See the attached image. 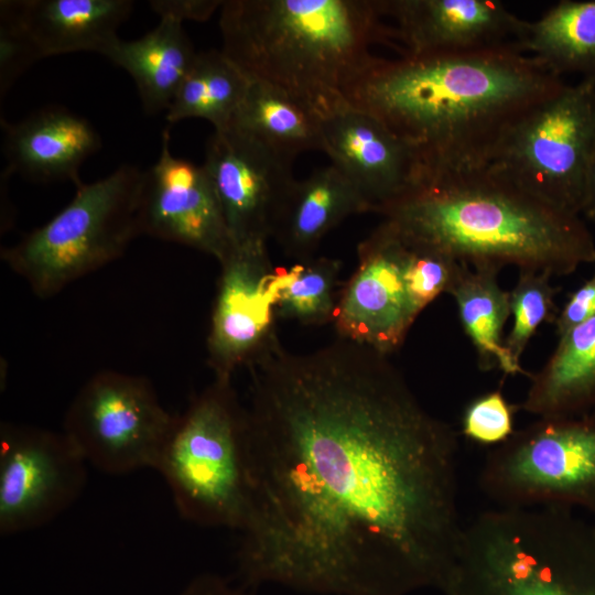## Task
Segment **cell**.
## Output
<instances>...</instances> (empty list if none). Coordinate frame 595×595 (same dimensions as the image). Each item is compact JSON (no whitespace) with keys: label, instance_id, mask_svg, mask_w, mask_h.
Returning a JSON list of instances; mask_svg holds the SVG:
<instances>
[{"label":"cell","instance_id":"6da1fadb","mask_svg":"<svg viewBox=\"0 0 595 595\" xmlns=\"http://www.w3.org/2000/svg\"><path fill=\"white\" fill-rule=\"evenodd\" d=\"M250 511L244 587L320 595L440 588L463 524L458 439L388 355L280 339L247 366Z\"/></svg>","mask_w":595,"mask_h":595},{"label":"cell","instance_id":"7a4b0ae2","mask_svg":"<svg viewBox=\"0 0 595 595\" xmlns=\"http://www.w3.org/2000/svg\"><path fill=\"white\" fill-rule=\"evenodd\" d=\"M563 84L517 46L376 56L345 100L408 143L423 171H464L490 164L515 123Z\"/></svg>","mask_w":595,"mask_h":595},{"label":"cell","instance_id":"3957f363","mask_svg":"<svg viewBox=\"0 0 595 595\" xmlns=\"http://www.w3.org/2000/svg\"><path fill=\"white\" fill-rule=\"evenodd\" d=\"M380 215L409 238L472 268L567 275L595 262L581 218L487 166L428 172Z\"/></svg>","mask_w":595,"mask_h":595},{"label":"cell","instance_id":"277c9868","mask_svg":"<svg viewBox=\"0 0 595 595\" xmlns=\"http://www.w3.org/2000/svg\"><path fill=\"white\" fill-rule=\"evenodd\" d=\"M379 0H226L223 53L250 82L272 85L322 118L391 39Z\"/></svg>","mask_w":595,"mask_h":595},{"label":"cell","instance_id":"5b68a950","mask_svg":"<svg viewBox=\"0 0 595 595\" xmlns=\"http://www.w3.org/2000/svg\"><path fill=\"white\" fill-rule=\"evenodd\" d=\"M444 595H595V524L561 507L484 511L463 527Z\"/></svg>","mask_w":595,"mask_h":595},{"label":"cell","instance_id":"8992f818","mask_svg":"<svg viewBox=\"0 0 595 595\" xmlns=\"http://www.w3.org/2000/svg\"><path fill=\"white\" fill-rule=\"evenodd\" d=\"M154 469L182 518L202 527L245 528L251 501L248 424L232 380L214 378L175 414Z\"/></svg>","mask_w":595,"mask_h":595},{"label":"cell","instance_id":"52a82bcc","mask_svg":"<svg viewBox=\"0 0 595 595\" xmlns=\"http://www.w3.org/2000/svg\"><path fill=\"white\" fill-rule=\"evenodd\" d=\"M143 172L121 165L76 186L73 199L50 221L1 251L3 262L40 299L115 261L140 234Z\"/></svg>","mask_w":595,"mask_h":595},{"label":"cell","instance_id":"ba28073f","mask_svg":"<svg viewBox=\"0 0 595 595\" xmlns=\"http://www.w3.org/2000/svg\"><path fill=\"white\" fill-rule=\"evenodd\" d=\"M479 486L502 508H583L595 513V412L538 418L493 447Z\"/></svg>","mask_w":595,"mask_h":595},{"label":"cell","instance_id":"9c48e42d","mask_svg":"<svg viewBox=\"0 0 595 595\" xmlns=\"http://www.w3.org/2000/svg\"><path fill=\"white\" fill-rule=\"evenodd\" d=\"M595 148V79L563 84L509 130L490 166L561 210L580 215Z\"/></svg>","mask_w":595,"mask_h":595},{"label":"cell","instance_id":"30bf717a","mask_svg":"<svg viewBox=\"0 0 595 595\" xmlns=\"http://www.w3.org/2000/svg\"><path fill=\"white\" fill-rule=\"evenodd\" d=\"M174 418L145 377L104 370L74 397L63 432L88 465L125 475L154 469Z\"/></svg>","mask_w":595,"mask_h":595},{"label":"cell","instance_id":"8fae6325","mask_svg":"<svg viewBox=\"0 0 595 595\" xmlns=\"http://www.w3.org/2000/svg\"><path fill=\"white\" fill-rule=\"evenodd\" d=\"M87 463L65 433L34 425H0V534L42 527L82 495Z\"/></svg>","mask_w":595,"mask_h":595},{"label":"cell","instance_id":"7c38bea8","mask_svg":"<svg viewBox=\"0 0 595 595\" xmlns=\"http://www.w3.org/2000/svg\"><path fill=\"white\" fill-rule=\"evenodd\" d=\"M408 239L383 220L357 248L358 262L342 284L333 324L337 337L390 356L421 314L411 284Z\"/></svg>","mask_w":595,"mask_h":595},{"label":"cell","instance_id":"4fadbf2b","mask_svg":"<svg viewBox=\"0 0 595 595\" xmlns=\"http://www.w3.org/2000/svg\"><path fill=\"white\" fill-rule=\"evenodd\" d=\"M220 264L207 335V363L214 378L232 380L279 337L267 241L232 244Z\"/></svg>","mask_w":595,"mask_h":595},{"label":"cell","instance_id":"5bb4252c","mask_svg":"<svg viewBox=\"0 0 595 595\" xmlns=\"http://www.w3.org/2000/svg\"><path fill=\"white\" fill-rule=\"evenodd\" d=\"M232 244L267 241L295 182L292 162L232 127L214 130L202 164Z\"/></svg>","mask_w":595,"mask_h":595},{"label":"cell","instance_id":"9a60e30c","mask_svg":"<svg viewBox=\"0 0 595 595\" xmlns=\"http://www.w3.org/2000/svg\"><path fill=\"white\" fill-rule=\"evenodd\" d=\"M158 161L143 172L138 220L141 235L184 245L218 262L232 246L213 183L203 165L176 158L162 133Z\"/></svg>","mask_w":595,"mask_h":595},{"label":"cell","instance_id":"2e32d148","mask_svg":"<svg viewBox=\"0 0 595 595\" xmlns=\"http://www.w3.org/2000/svg\"><path fill=\"white\" fill-rule=\"evenodd\" d=\"M403 55L461 54L517 46L528 22L497 0H379Z\"/></svg>","mask_w":595,"mask_h":595},{"label":"cell","instance_id":"e0dca14e","mask_svg":"<svg viewBox=\"0 0 595 595\" xmlns=\"http://www.w3.org/2000/svg\"><path fill=\"white\" fill-rule=\"evenodd\" d=\"M323 152L380 214L421 175L422 164L401 138L368 112L346 105L323 118Z\"/></svg>","mask_w":595,"mask_h":595},{"label":"cell","instance_id":"ac0fdd59","mask_svg":"<svg viewBox=\"0 0 595 595\" xmlns=\"http://www.w3.org/2000/svg\"><path fill=\"white\" fill-rule=\"evenodd\" d=\"M7 171L37 183L71 181L80 185L82 164L101 147L85 118L54 106L9 123L1 120Z\"/></svg>","mask_w":595,"mask_h":595},{"label":"cell","instance_id":"d6986e66","mask_svg":"<svg viewBox=\"0 0 595 595\" xmlns=\"http://www.w3.org/2000/svg\"><path fill=\"white\" fill-rule=\"evenodd\" d=\"M369 213L351 183L327 165L293 183L275 221L272 237L299 261L315 257L321 240L351 215Z\"/></svg>","mask_w":595,"mask_h":595},{"label":"cell","instance_id":"ffe728a7","mask_svg":"<svg viewBox=\"0 0 595 595\" xmlns=\"http://www.w3.org/2000/svg\"><path fill=\"white\" fill-rule=\"evenodd\" d=\"M25 28L40 58L97 52L112 43L130 15V0H19Z\"/></svg>","mask_w":595,"mask_h":595},{"label":"cell","instance_id":"44dd1931","mask_svg":"<svg viewBox=\"0 0 595 595\" xmlns=\"http://www.w3.org/2000/svg\"><path fill=\"white\" fill-rule=\"evenodd\" d=\"M522 409L538 418L595 412V315L567 331L531 377Z\"/></svg>","mask_w":595,"mask_h":595},{"label":"cell","instance_id":"7402d4cb","mask_svg":"<svg viewBox=\"0 0 595 595\" xmlns=\"http://www.w3.org/2000/svg\"><path fill=\"white\" fill-rule=\"evenodd\" d=\"M133 78L143 110H167L197 52L182 22L163 17L144 36L125 41L117 37L101 53Z\"/></svg>","mask_w":595,"mask_h":595},{"label":"cell","instance_id":"603a6c76","mask_svg":"<svg viewBox=\"0 0 595 595\" xmlns=\"http://www.w3.org/2000/svg\"><path fill=\"white\" fill-rule=\"evenodd\" d=\"M498 272L462 263L448 294L455 301L461 325L475 349L478 368L515 376L524 370L512 359L502 338L510 316V301L509 292L498 283Z\"/></svg>","mask_w":595,"mask_h":595},{"label":"cell","instance_id":"cb8c5ba5","mask_svg":"<svg viewBox=\"0 0 595 595\" xmlns=\"http://www.w3.org/2000/svg\"><path fill=\"white\" fill-rule=\"evenodd\" d=\"M322 122L320 115L283 90L251 82L228 127L293 162L302 152L323 150Z\"/></svg>","mask_w":595,"mask_h":595},{"label":"cell","instance_id":"d4e9b609","mask_svg":"<svg viewBox=\"0 0 595 595\" xmlns=\"http://www.w3.org/2000/svg\"><path fill=\"white\" fill-rule=\"evenodd\" d=\"M521 50L559 77L595 79V1H559L528 22Z\"/></svg>","mask_w":595,"mask_h":595},{"label":"cell","instance_id":"484cf974","mask_svg":"<svg viewBox=\"0 0 595 595\" xmlns=\"http://www.w3.org/2000/svg\"><path fill=\"white\" fill-rule=\"evenodd\" d=\"M249 78L223 51L197 52L169 109L170 123L187 118L209 121L215 130L227 128L250 86Z\"/></svg>","mask_w":595,"mask_h":595},{"label":"cell","instance_id":"4316f807","mask_svg":"<svg viewBox=\"0 0 595 595\" xmlns=\"http://www.w3.org/2000/svg\"><path fill=\"white\" fill-rule=\"evenodd\" d=\"M342 261L313 257L289 268H275L272 286L278 318L306 326L333 323L340 282Z\"/></svg>","mask_w":595,"mask_h":595},{"label":"cell","instance_id":"83f0119b","mask_svg":"<svg viewBox=\"0 0 595 595\" xmlns=\"http://www.w3.org/2000/svg\"><path fill=\"white\" fill-rule=\"evenodd\" d=\"M552 275L534 270H519L518 280L509 291L512 326L505 338V346L512 359L521 364V357L530 339L543 323L556 318L555 296L558 289L551 284Z\"/></svg>","mask_w":595,"mask_h":595},{"label":"cell","instance_id":"f1b7e54d","mask_svg":"<svg viewBox=\"0 0 595 595\" xmlns=\"http://www.w3.org/2000/svg\"><path fill=\"white\" fill-rule=\"evenodd\" d=\"M40 60L36 47L23 22L19 1L0 2V96Z\"/></svg>","mask_w":595,"mask_h":595},{"label":"cell","instance_id":"f546056e","mask_svg":"<svg viewBox=\"0 0 595 595\" xmlns=\"http://www.w3.org/2000/svg\"><path fill=\"white\" fill-rule=\"evenodd\" d=\"M516 407L500 389L485 392L473 399L462 416V433L469 440L494 447L513 433Z\"/></svg>","mask_w":595,"mask_h":595},{"label":"cell","instance_id":"4dcf8cb0","mask_svg":"<svg viewBox=\"0 0 595 595\" xmlns=\"http://www.w3.org/2000/svg\"><path fill=\"white\" fill-rule=\"evenodd\" d=\"M594 315L595 273L569 296L553 323L555 333L560 337Z\"/></svg>","mask_w":595,"mask_h":595},{"label":"cell","instance_id":"1f68e13d","mask_svg":"<svg viewBox=\"0 0 595 595\" xmlns=\"http://www.w3.org/2000/svg\"><path fill=\"white\" fill-rule=\"evenodd\" d=\"M218 0H153L150 7L161 18L169 17L184 20L206 21L215 10L221 7Z\"/></svg>","mask_w":595,"mask_h":595},{"label":"cell","instance_id":"d6a6232c","mask_svg":"<svg viewBox=\"0 0 595 595\" xmlns=\"http://www.w3.org/2000/svg\"><path fill=\"white\" fill-rule=\"evenodd\" d=\"M178 595H253L246 587L237 586L220 575L203 573L194 577Z\"/></svg>","mask_w":595,"mask_h":595},{"label":"cell","instance_id":"836d02e7","mask_svg":"<svg viewBox=\"0 0 595 595\" xmlns=\"http://www.w3.org/2000/svg\"><path fill=\"white\" fill-rule=\"evenodd\" d=\"M581 215L595 221V148L586 175L584 204Z\"/></svg>","mask_w":595,"mask_h":595}]
</instances>
